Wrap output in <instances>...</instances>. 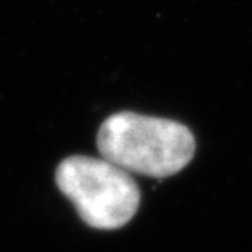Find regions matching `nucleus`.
Returning a JSON list of instances; mask_svg holds the SVG:
<instances>
[{"mask_svg": "<svg viewBox=\"0 0 252 252\" xmlns=\"http://www.w3.org/2000/svg\"><path fill=\"white\" fill-rule=\"evenodd\" d=\"M56 184L92 228H122L138 211L141 193L134 179L107 159H64L56 170Z\"/></svg>", "mask_w": 252, "mask_h": 252, "instance_id": "nucleus-2", "label": "nucleus"}, {"mask_svg": "<svg viewBox=\"0 0 252 252\" xmlns=\"http://www.w3.org/2000/svg\"><path fill=\"white\" fill-rule=\"evenodd\" d=\"M97 146L103 159L126 172L154 179L180 172L195 154V138L187 126L131 112L105 120Z\"/></svg>", "mask_w": 252, "mask_h": 252, "instance_id": "nucleus-1", "label": "nucleus"}]
</instances>
